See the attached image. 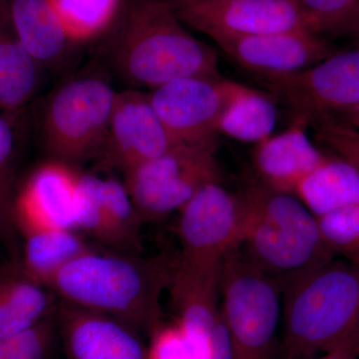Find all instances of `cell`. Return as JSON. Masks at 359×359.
<instances>
[{
    "label": "cell",
    "instance_id": "6da1fadb",
    "mask_svg": "<svg viewBox=\"0 0 359 359\" xmlns=\"http://www.w3.org/2000/svg\"><path fill=\"white\" fill-rule=\"evenodd\" d=\"M172 269L162 259L92 250L63 266L47 287L62 302L152 334L161 325V295L168 289Z\"/></svg>",
    "mask_w": 359,
    "mask_h": 359
},
{
    "label": "cell",
    "instance_id": "7a4b0ae2",
    "mask_svg": "<svg viewBox=\"0 0 359 359\" xmlns=\"http://www.w3.org/2000/svg\"><path fill=\"white\" fill-rule=\"evenodd\" d=\"M244 226L241 250L282 287L334 259L318 219L295 196L250 180L238 193Z\"/></svg>",
    "mask_w": 359,
    "mask_h": 359
},
{
    "label": "cell",
    "instance_id": "3957f363",
    "mask_svg": "<svg viewBox=\"0 0 359 359\" xmlns=\"http://www.w3.org/2000/svg\"><path fill=\"white\" fill-rule=\"evenodd\" d=\"M113 57L128 81L151 90L180 78L221 76L217 52L186 29L167 0H135Z\"/></svg>",
    "mask_w": 359,
    "mask_h": 359
},
{
    "label": "cell",
    "instance_id": "277c9868",
    "mask_svg": "<svg viewBox=\"0 0 359 359\" xmlns=\"http://www.w3.org/2000/svg\"><path fill=\"white\" fill-rule=\"evenodd\" d=\"M283 346L309 358L344 344L359 321V264L332 259L283 287Z\"/></svg>",
    "mask_w": 359,
    "mask_h": 359
},
{
    "label": "cell",
    "instance_id": "5b68a950",
    "mask_svg": "<svg viewBox=\"0 0 359 359\" xmlns=\"http://www.w3.org/2000/svg\"><path fill=\"white\" fill-rule=\"evenodd\" d=\"M219 294L233 359H273L283 311L280 283L255 266L240 248L222 262Z\"/></svg>",
    "mask_w": 359,
    "mask_h": 359
},
{
    "label": "cell",
    "instance_id": "8992f818",
    "mask_svg": "<svg viewBox=\"0 0 359 359\" xmlns=\"http://www.w3.org/2000/svg\"><path fill=\"white\" fill-rule=\"evenodd\" d=\"M116 95L109 81L95 73L78 75L56 89L43 121L44 143L51 159L76 166L100 158Z\"/></svg>",
    "mask_w": 359,
    "mask_h": 359
},
{
    "label": "cell",
    "instance_id": "52a82bcc",
    "mask_svg": "<svg viewBox=\"0 0 359 359\" xmlns=\"http://www.w3.org/2000/svg\"><path fill=\"white\" fill-rule=\"evenodd\" d=\"M215 151L176 144L124 175V184L144 221L180 211L202 187L221 182Z\"/></svg>",
    "mask_w": 359,
    "mask_h": 359
},
{
    "label": "cell",
    "instance_id": "ba28073f",
    "mask_svg": "<svg viewBox=\"0 0 359 359\" xmlns=\"http://www.w3.org/2000/svg\"><path fill=\"white\" fill-rule=\"evenodd\" d=\"M247 88L222 76H191L161 85L148 94L175 143L216 152L219 123Z\"/></svg>",
    "mask_w": 359,
    "mask_h": 359
},
{
    "label": "cell",
    "instance_id": "9c48e42d",
    "mask_svg": "<svg viewBox=\"0 0 359 359\" xmlns=\"http://www.w3.org/2000/svg\"><path fill=\"white\" fill-rule=\"evenodd\" d=\"M264 82L287 104L294 122L311 126L339 117L359 105V46L335 50L306 69Z\"/></svg>",
    "mask_w": 359,
    "mask_h": 359
},
{
    "label": "cell",
    "instance_id": "30bf717a",
    "mask_svg": "<svg viewBox=\"0 0 359 359\" xmlns=\"http://www.w3.org/2000/svg\"><path fill=\"white\" fill-rule=\"evenodd\" d=\"M181 262L199 266H219L242 244V202L221 182L200 189L179 211Z\"/></svg>",
    "mask_w": 359,
    "mask_h": 359
},
{
    "label": "cell",
    "instance_id": "8fae6325",
    "mask_svg": "<svg viewBox=\"0 0 359 359\" xmlns=\"http://www.w3.org/2000/svg\"><path fill=\"white\" fill-rule=\"evenodd\" d=\"M184 25L212 40L304 28L294 0H175Z\"/></svg>",
    "mask_w": 359,
    "mask_h": 359
},
{
    "label": "cell",
    "instance_id": "7c38bea8",
    "mask_svg": "<svg viewBox=\"0 0 359 359\" xmlns=\"http://www.w3.org/2000/svg\"><path fill=\"white\" fill-rule=\"evenodd\" d=\"M79 176L75 166L55 159L35 168L14 198L16 230L25 237L44 231L75 230Z\"/></svg>",
    "mask_w": 359,
    "mask_h": 359
},
{
    "label": "cell",
    "instance_id": "4fadbf2b",
    "mask_svg": "<svg viewBox=\"0 0 359 359\" xmlns=\"http://www.w3.org/2000/svg\"><path fill=\"white\" fill-rule=\"evenodd\" d=\"M176 145L161 121L148 93L139 90L117 92L101 159L128 173L164 154Z\"/></svg>",
    "mask_w": 359,
    "mask_h": 359
},
{
    "label": "cell",
    "instance_id": "5bb4252c",
    "mask_svg": "<svg viewBox=\"0 0 359 359\" xmlns=\"http://www.w3.org/2000/svg\"><path fill=\"white\" fill-rule=\"evenodd\" d=\"M215 42L233 62L264 81L306 69L337 50L327 39L304 28Z\"/></svg>",
    "mask_w": 359,
    "mask_h": 359
},
{
    "label": "cell",
    "instance_id": "9a60e30c",
    "mask_svg": "<svg viewBox=\"0 0 359 359\" xmlns=\"http://www.w3.org/2000/svg\"><path fill=\"white\" fill-rule=\"evenodd\" d=\"M55 316L68 359H147L138 332L121 320L65 302Z\"/></svg>",
    "mask_w": 359,
    "mask_h": 359
},
{
    "label": "cell",
    "instance_id": "2e32d148",
    "mask_svg": "<svg viewBox=\"0 0 359 359\" xmlns=\"http://www.w3.org/2000/svg\"><path fill=\"white\" fill-rule=\"evenodd\" d=\"M308 127L294 122L282 133L257 144L252 163L259 181L278 192L295 196L302 182L328 155L311 142Z\"/></svg>",
    "mask_w": 359,
    "mask_h": 359
},
{
    "label": "cell",
    "instance_id": "e0dca14e",
    "mask_svg": "<svg viewBox=\"0 0 359 359\" xmlns=\"http://www.w3.org/2000/svg\"><path fill=\"white\" fill-rule=\"evenodd\" d=\"M219 266H198L180 261L173 266L168 290L176 320L210 339L224 327L219 294Z\"/></svg>",
    "mask_w": 359,
    "mask_h": 359
},
{
    "label": "cell",
    "instance_id": "ac0fdd59",
    "mask_svg": "<svg viewBox=\"0 0 359 359\" xmlns=\"http://www.w3.org/2000/svg\"><path fill=\"white\" fill-rule=\"evenodd\" d=\"M14 29L37 65L55 67L73 45L49 0H7Z\"/></svg>",
    "mask_w": 359,
    "mask_h": 359
},
{
    "label": "cell",
    "instance_id": "d6986e66",
    "mask_svg": "<svg viewBox=\"0 0 359 359\" xmlns=\"http://www.w3.org/2000/svg\"><path fill=\"white\" fill-rule=\"evenodd\" d=\"M41 70L14 29L7 0H0V109L13 114L29 102Z\"/></svg>",
    "mask_w": 359,
    "mask_h": 359
},
{
    "label": "cell",
    "instance_id": "ffe728a7",
    "mask_svg": "<svg viewBox=\"0 0 359 359\" xmlns=\"http://www.w3.org/2000/svg\"><path fill=\"white\" fill-rule=\"evenodd\" d=\"M295 197L320 218L359 203V175L346 161L328 154L325 162L302 182Z\"/></svg>",
    "mask_w": 359,
    "mask_h": 359
},
{
    "label": "cell",
    "instance_id": "44dd1931",
    "mask_svg": "<svg viewBox=\"0 0 359 359\" xmlns=\"http://www.w3.org/2000/svg\"><path fill=\"white\" fill-rule=\"evenodd\" d=\"M25 238V275L46 287L63 266L94 250L75 230L39 231Z\"/></svg>",
    "mask_w": 359,
    "mask_h": 359
},
{
    "label": "cell",
    "instance_id": "7402d4cb",
    "mask_svg": "<svg viewBox=\"0 0 359 359\" xmlns=\"http://www.w3.org/2000/svg\"><path fill=\"white\" fill-rule=\"evenodd\" d=\"M55 311L52 294L27 276L0 283V339L30 330Z\"/></svg>",
    "mask_w": 359,
    "mask_h": 359
},
{
    "label": "cell",
    "instance_id": "603a6c76",
    "mask_svg": "<svg viewBox=\"0 0 359 359\" xmlns=\"http://www.w3.org/2000/svg\"><path fill=\"white\" fill-rule=\"evenodd\" d=\"M276 120L278 110L271 97L248 87L224 115L219 133L257 145L271 136Z\"/></svg>",
    "mask_w": 359,
    "mask_h": 359
},
{
    "label": "cell",
    "instance_id": "cb8c5ba5",
    "mask_svg": "<svg viewBox=\"0 0 359 359\" xmlns=\"http://www.w3.org/2000/svg\"><path fill=\"white\" fill-rule=\"evenodd\" d=\"M122 0H49L74 44L97 39L117 20Z\"/></svg>",
    "mask_w": 359,
    "mask_h": 359
},
{
    "label": "cell",
    "instance_id": "d4e9b609",
    "mask_svg": "<svg viewBox=\"0 0 359 359\" xmlns=\"http://www.w3.org/2000/svg\"><path fill=\"white\" fill-rule=\"evenodd\" d=\"M302 26L318 36L359 41V0H294Z\"/></svg>",
    "mask_w": 359,
    "mask_h": 359
},
{
    "label": "cell",
    "instance_id": "484cf974",
    "mask_svg": "<svg viewBox=\"0 0 359 359\" xmlns=\"http://www.w3.org/2000/svg\"><path fill=\"white\" fill-rule=\"evenodd\" d=\"M105 244L134 250L139 242L143 219L135 207L124 183L114 178L103 179Z\"/></svg>",
    "mask_w": 359,
    "mask_h": 359
},
{
    "label": "cell",
    "instance_id": "4316f807",
    "mask_svg": "<svg viewBox=\"0 0 359 359\" xmlns=\"http://www.w3.org/2000/svg\"><path fill=\"white\" fill-rule=\"evenodd\" d=\"M151 334L147 359H212L211 339L177 320L161 323Z\"/></svg>",
    "mask_w": 359,
    "mask_h": 359
},
{
    "label": "cell",
    "instance_id": "83f0119b",
    "mask_svg": "<svg viewBox=\"0 0 359 359\" xmlns=\"http://www.w3.org/2000/svg\"><path fill=\"white\" fill-rule=\"evenodd\" d=\"M316 219L323 241L334 256L359 264V203Z\"/></svg>",
    "mask_w": 359,
    "mask_h": 359
},
{
    "label": "cell",
    "instance_id": "f1b7e54d",
    "mask_svg": "<svg viewBox=\"0 0 359 359\" xmlns=\"http://www.w3.org/2000/svg\"><path fill=\"white\" fill-rule=\"evenodd\" d=\"M14 134L7 114H0V231L11 242L16 228L13 219Z\"/></svg>",
    "mask_w": 359,
    "mask_h": 359
},
{
    "label": "cell",
    "instance_id": "f546056e",
    "mask_svg": "<svg viewBox=\"0 0 359 359\" xmlns=\"http://www.w3.org/2000/svg\"><path fill=\"white\" fill-rule=\"evenodd\" d=\"M56 330V316L52 313L25 332L0 339V359H48Z\"/></svg>",
    "mask_w": 359,
    "mask_h": 359
},
{
    "label": "cell",
    "instance_id": "4dcf8cb0",
    "mask_svg": "<svg viewBox=\"0 0 359 359\" xmlns=\"http://www.w3.org/2000/svg\"><path fill=\"white\" fill-rule=\"evenodd\" d=\"M311 127L316 141L346 161L359 175V130L337 117L325 118Z\"/></svg>",
    "mask_w": 359,
    "mask_h": 359
},
{
    "label": "cell",
    "instance_id": "1f68e13d",
    "mask_svg": "<svg viewBox=\"0 0 359 359\" xmlns=\"http://www.w3.org/2000/svg\"><path fill=\"white\" fill-rule=\"evenodd\" d=\"M337 348L342 349L354 359L359 358V321L358 325L354 328L353 334L349 335L348 339Z\"/></svg>",
    "mask_w": 359,
    "mask_h": 359
},
{
    "label": "cell",
    "instance_id": "d6a6232c",
    "mask_svg": "<svg viewBox=\"0 0 359 359\" xmlns=\"http://www.w3.org/2000/svg\"><path fill=\"white\" fill-rule=\"evenodd\" d=\"M337 118L359 130V105Z\"/></svg>",
    "mask_w": 359,
    "mask_h": 359
},
{
    "label": "cell",
    "instance_id": "836d02e7",
    "mask_svg": "<svg viewBox=\"0 0 359 359\" xmlns=\"http://www.w3.org/2000/svg\"><path fill=\"white\" fill-rule=\"evenodd\" d=\"M318 359H354L351 358L349 354H347L346 351H342V349L335 348L332 349V351H327L325 353V355L323 358Z\"/></svg>",
    "mask_w": 359,
    "mask_h": 359
},
{
    "label": "cell",
    "instance_id": "e575fe53",
    "mask_svg": "<svg viewBox=\"0 0 359 359\" xmlns=\"http://www.w3.org/2000/svg\"><path fill=\"white\" fill-rule=\"evenodd\" d=\"M167 1L173 2V1H175V0H167Z\"/></svg>",
    "mask_w": 359,
    "mask_h": 359
}]
</instances>
